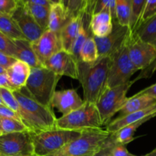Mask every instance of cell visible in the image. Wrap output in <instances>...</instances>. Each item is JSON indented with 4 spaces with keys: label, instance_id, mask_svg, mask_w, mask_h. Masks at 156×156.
I'll use <instances>...</instances> for the list:
<instances>
[{
    "label": "cell",
    "instance_id": "39",
    "mask_svg": "<svg viewBox=\"0 0 156 156\" xmlns=\"http://www.w3.org/2000/svg\"><path fill=\"white\" fill-rule=\"evenodd\" d=\"M17 59L15 58L8 56V55L5 54L4 53L0 51V66H2L4 69H7Z\"/></svg>",
    "mask_w": 156,
    "mask_h": 156
},
{
    "label": "cell",
    "instance_id": "12",
    "mask_svg": "<svg viewBox=\"0 0 156 156\" xmlns=\"http://www.w3.org/2000/svg\"><path fill=\"white\" fill-rule=\"evenodd\" d=\"M128 48L130 59L138 70L145 69L156 58V49L153 44L135 37L130 36Z\"/></svg>",
    "mask_w": 156,
    "mask_h": 156
},
{
    "label": "cell",
    "instance_id": "31",
    "mask_svg": "<svg viewBox=\"0 0 156 156\" xmlns=\"http://www.w3.org/2000/svg\"><path fill=\"white\" fill-rule=\"evenodd\" d=\"M0 96H1L2 100L3 105L15 111L18 116L20 111V106L18 101L14 95L13 91H11L7 88H0Z\"/></svg>",
    "mask_w": 156,
    "mask_h": 156
},
{
    "label": "cell",
    "instance_id": "11",
    "mask_svg": "<svg viewBox=\"0 0 156 156\" xmlns=\"http://www.w3.org/2000/svg\"><path fill=\"white\" fill-rule=\"evenodd\" d=\"M43 66L60 76H67L73 79L78 78V60L71 53L61 50L49 58Z\"/></svg>",
    "mask_w": 156,
    "mask_h": 156
},
{
    "label": "cell",
    "instance_id": "30",
    "mask_svg": "<svg viewBox=\"0 0 156 156\" xmlns=\"http://www.w3.org/2000/svg\"><path fill=\"white\" fill-rule=\"evenodd\" d=\"M0 126L3 134L29 131L22 121L17 119L0 118Z\"/></svg>",
    "mask_w": 156,
    "mask_h": 156
},
{
    "label": "cell",
    "instance_id": "14",
    "mask_svg": "<svg viewBox=\"0 0 156 156\" xmlns=\"http://www.w3.org/2000/svg\"><path fill=\"white\" fill-rule=\"evenodd\" d=\"M12 17L18 24L25 39L30 42L36 41L41 36L44 31H45L35 21L22 1L15 12L12 14Z\"/></svg>",
    "mask_w": 156,
    "mask_h": 156
},
{
    "label": "cell",
    "instance_id": "38",
    "mask_svg": "<svg viewBox=\"0 0 156 156\" xmlns=\"http://www.w3.org/2000/svg\"><path fill=\"white\" fill-rule=\"evenodd\" d=\"M0 118H12L21 120L15 111L4 105L0 106Z\"/></svg>",
    "mask_w": 156,
    "mask_h": 156
},
{
    "label": "cell",
    "instance_id": "23",
    "mask_svg": "<svg viewBox=\"0 0 156 156\" xmlns=\"http://www.w3.org/2000/svg\"><path fill=\"white\" fill-rule=\"evenodd\" d=\"M154 117H156V115L148 116L145 118L134 122V123L122 128L119 130H118L117 132L114 133H111L112 136H113V139H114L116 143L125 146V145L128 144V143H131L135 140L134 134L136 132L138 128L142 126L145 122L148 121V120H151V118Z\"/></svg>",
    "mask_w": 156,
    "mask_h": 156
},
{
    "label": "cell",
    "instance_id": "48",
    "mask_svg": "<svg viewBox=\"0 0 156 156\" xmlns=\"http://www.w3.org/2000/svg\"><path fill=\"white\" fill-rule=\"evenodd\" d=\"M6 71V69H4L2 66H0V74H1V73H5Z\"/></svg>",
    "mask_w": 156,
    "mask_h": 156
},
{
    "label": "cell",
    "instance_id": "3",
    "mask_svg": "<svg viewBox=\"0 0 156 156\" xmlns=\"http://www.w3.org/2000/svg\"><path fill=\"white\" fill-rule=\"evenodd\" d=\"M61 78V76L44 66L33 67L31 69L29 77L23 88L38 103L50 107L57 85Z\"/></svg>",
    "mask_w": 156,
    "mask_h": 156
},
{
    "label": "cell",
    "instance_id": "44",
    "mask_svg": "<svg viewBox=\"0 0 156 156\" xmlns=\"http://www.w3.org/2000/svg\"><path fill=\"white\" fill-rule=\"evenodd\" d=\"M91 2H92V0H86L85 5H84V10H83V12H82L83 15H87V16H88V12H89V9H90V5H91Z\"/></svg>",
    "mask_w": 156,
    "mask_h": 156
},
{
    "label": "cell",
    "instance_id": "50",
    "mask_svg": "<svg viewBox=\"0 0 156 156\" xmlns=\"http://www.w3.org/2000/svg\"><path fill=\"white\" fill-rule=\"evenodd\" d=\"M152 44H153V46H154V48L156 49V40L154 41V42L152 43Z\"/></svg>",
    "mask_w": 156,
    "mask_h": 156
},
{
    "label": "cell",
    "instance_id": "9",
    "mask_svg": "<svg viewBox=\"0 0 156 156\" xmlns=\"http://www.w3.org/2000/svg\"><path fill=\"white\" fill-rule=\"evenodd\" d=\"M0 156H35L30 131L0 136Z\"/></svg>",
    "mask_w": 156,
    "mask_h": 156
},
{
    "label": "cell",
    "instance_id": "51",
    "mask_svg": "<svg viewBox=\"0 0 156 156\" xmlns=\"http://www.w3.org/2000/svg\"><path fill=\"white\" fill-rule=\"evenodd\" d=\"M3 134L2 133V128H1V126H0V136H2Z\"/></svg>",
    "mask_w": 156,
    "mask_h": 156
},
{
    "label": "cell",
    "instance_id": "36",
    "mask_svg": "<svg viewBox=\"0 0 156 156\" xmlns=\"http://www.w3.org/2000/svg\"><path fill=\"white\" fill-rule=\"evenodd\" d=\"M154 14H156V0H147L145 9H144L142 18H141L140 25L142 23L151 18Z\"/></svg>",
    "mask_w": 156,
    "mask_h": 156
},
{
    "label": "cell",
    "instance_id": "49",
    "mask_svg": "<svg viewBox=\"0 0 156 156\" xmlns=\"http://www.w3.org/2000/svg\"><path fill=\"white\" fill-rule=\"evenodd\" d=\"M1 105H3V102H2V100L1 96H0V106H1Z\"/></svg>",
    "mask_w": 156,
    "mask_h": 156
},
{
    "label": "cell",
    "instance_id": "18",
    "mask_svg": "<svg viewBox=\"0 0 156 156\" xmlns=\"http://www.w3.org/2000/svg\"><path fill=\"white\" fill-rule=\"evenodd\" d=\"M156 104V99L147 94L136 93L132 97L127 98L124 105L119 110V117L128 115L136 111L146 109Z\"/></svg>",
    "mask_w": 156,
    "mask_h": 156
},
{
    "label": "cell",
    "instance_id": "43",
    "mask_svg": "<svg viewBox=\"0 0 156 156\" xmlns=\"http://www.w3.org/2000/svg\"><path fill=\"white\" fill-rule=\"evenodd\" d=\"M21 1L24 3H33V4L43 5L48 6V7H50V5H51L47 0H21Z\"/></svg>",
    "mask_w": 156,
    "mask_h": 156
},
{
    "label": "cell",
    "instance_id": "24",
    "mask_svg": "<svg viewBox=\"0 0 156 156\" xmlns=\"http://www.w3.org/2000/svg\"><path fill=\"white\" fill-rule=\"evenodd\" d=\"M23 3L38 25L44 30H47L50 7L33 3Z\"/></svg>",
    "mask_w": 156,
    "mask_h": 156
},
{
    "label": "cell",
    "instance_id": "42",
    "mask_svg": "<svg viewBox=\"0 0 156 156\" xmlns=\"http://www.w3.org/2000/svg\"><path fill=\"white\" fill-rule=\"evenodd\" d=\"M138 93H139V94H149V95L152 96L153 98H154L156 99V83L154 84V85H151V86L147 87V88H145V89L139 91Z\"/></svg>",
    "mask_w": 156,
    "mask_h": 156
},
{
    "label": "cell",
    "instance_id": "47",
    "mask_svg": "<svg viewBox=\"0 0 156 156\" xmlns=\"http://www.w3.org/2000/svg\"><path fill=\"white\" fill-rule=\"evenodd\" d=\"M47 1L50 2V5H54V4H59V3H61V0H47Z\"/></svg>",
    "mask_w": 156,
    "mask_h": 156
},
{
    "label": "cell",
    "instance_id": "25",
    "mask_svg": "<svg viewBox=\"0 0 156 156\" xmlns=\"http://www.w3.org/2000/svg\"><path fill=\"white\" fill-rule=\"evenodd\" d=\"M132 37L152 44L156 40V14L142 23Z\"/></svg>",
    "mask_w": 156,
    "mask_h": 156
},
{
    "label": "cell",
    "instance_id": "17",
    "mask_svg": "<svg viewBox=\"0 0 156 156\" xmlns=\"http://www.w3.org/2000/svg\"><path fill=\"white\" fill-rule=\"evenodd\" d=\"M151 115H156V104L146 109L132 113L123 117H118L107 124L106 129L110 133H114L122 128Z\"/></svg>",
    "mask_w": 156,
    "mask_h": 156
},
{
    "label": "cell",
    "instance_id": "7",
    "mask_svg": "<svg viewBox=\"0 0 156 156\" xmlns=\"http://www.w3.org/2000/svg\"><path fill=\"white\" fill-rule=\"evenodd\" d=\"M128 42V41L122 48L110 56V65L107 77V88L128 83L131 81L132 76L139 71L129 58Z\"/></svg>",
    "mask_w": 156,
    "mask_h": 156
},
{
    "label": "cell",
    "instance_id": "34",
    "mask_svg": "<svg viewBox=\"0 0 156 156\" xmlns=\"http://www.w3.org/2000/svg\"><path fill=\"white\" fill-rule=\"evenodd\" d=\"M21 2V0H0V13L12 16Z\"/></svg>",
    "mask_w": 156,
    "mask_h": 156
},
{
    "label": "cell",
    "instance_id": "20",
    "mask_svg": "<svg viewBox=\"0 0 156 156\" xmlns=\"http://www.w3.org/2000/svg\"><path fill=\"white\" fill-rule=\"evenodd\" d=\"M82 14L72 17L60 32V39L63 50L70 52L73 45L82 20Z\"/></svg>",
    "mask_w": 156,
    "mask_h": 156
},
{
    "label": "cell",
    "instance_id": "46",
    "mask_svg": "<svg viewBox=\"0 0 156 156\" xmlns=\"http://www.w3.org/2000/svg\"><path fill=\"white\" fill-rule=\"evenodd\" d=\"M143 156H156V148L154 149H153L151 152H150L149 153L146 154V155H145Z\"/></svg>",
    "mask_w": 156,
    "mask_h": 156
},
{
    "label": "cell",
    "instance_id": "33",
    "mask_svg": "<svg viewBox=\"0 0 156 156\" xmlns=\"http://www.w3.org/2000/svg\"><path fill=\"white\" fill-rule=\"evenodd\" d=\"M0 51L5 54L15 58L16 55V47L13 40L6 36L0 31Z\"/></svg>",
    "mask_w": 156,
    "mask_h": 156
},
{
    "label": "cell",
    "instance_id": "4",
    "mask_svg": "<svg viewBox=\"0 0 156 156\" xmlns=\"http://www.w3.org/2000/svg\"><path fill=\"white\" fill-rule=\"evenodd\" d=\"M110 134L102 128L84 129L79 137L47 156H93L102 149Z\"/></svg>",
    "mask_w": 156,
    "mask_h": 156
},
{
    "label": "cell",
    "instance_id": "8",
    "mask_svg": "<svg viewBox=\"0 0 156 156\" xmlns=\"http://www.w3.org/2000/svg\"><path fill=\"white\" fill-rule=\"evenodd\" d=\"M133 84L132 80L124 85L106 88L102 93L96 104L102 126L108 124L110 119L119 112L126 101L127 93Z\"/></svg>",
    "mask_w": 156,
    "mask_h": 156
},
{
    "label": "cell",
    "instance_id": "40",
    "mask_svg": "<svg viewBox=\"0 0 156 156\" xmlns=\"http://www.w3.org/2000/svg\"><path fill=\"white\" fill-rule=\"evenodd\" d=\"M0 88H7L11 91H15L14 87L11 84L10 81H9V76L6 73V71L0 74Z\"/></svg>",
    "mask_w": 156,
    "mask_h": 156
},
{
    "label": "cell",
    "instance_id": "16",
    "mask_svg": "<svg viewBox=\"0 0 156 156\" xmlns=\"http://www.w3.org/2000/svg\"><path fill=\"white\" fill-rule=\"evenodd\" d=\"M113 27V19L111 12L105 9L92 15L90 27L96 37H104L111 33Z\"/></svg>",
    "mask_w": 156,
    "mask_h": 156
},
{
    "label": "cell",
    "instance_id": "27",
    "mask_svg": "<svg viewBox=\"0 0 156 156\" xmlns=\"http://www.w3.org/2000/svg\"><path fill=\"white\" fill-rule=\"evenodd\" d=\"M98 59H99V54H98L97 46L95 41L94 36L91 32L83 44L80 53L79 61L91 63L96 62Z\"/></svg>",
    "mask_w": 156,
    "mask_h": 156
},
{
    "label": "cell",
    "instance_id": "29",
    "mask_svg": "<svg viewBox=\"0 0 156 156\" xmlns=\"http://www.w3.org/2000/svg\"><path fill=\"white\" fill-rule=\"evenodd\" d=\"M147 0H132V15L128 28L132 37L140 25L141 18L146 5Z\"/></svg>",
    "mask_w": 156,
    "mask_h": 156
},
{
    "label": "cell",
    "instance_id": "45",
    "mask_svg": "<svg viewBox=\"0 0 156 156\" xmlns=\"http://www.w3.org/2000/svg\"><path fill=\"white\" fill-rule=\"evenodd\" d=\"M69 2H70V0H61V4L65 8V9L67 11V9H68Z\"/></svg>",
    "mask_w": 156,
    "mask_h": 156
},
{
    "label": "cell",
    "instance_id": "2",
    "mask_svg": "<svg viewBox=\"0 0 156 156\" xmlns=\"http://www.w3.org/2000/svg\"><path fill=\"white\" fill-rule=\"evenodd\" d=\"M20 106L18 117L29 131L34 133L56 127L57 117L50 107L32 98L24 88L13 91Z\"/></svg>",
    "mask_w": 156,
    "mask_h": 156
},
{
    "label": "cell",
    "instance_id": "19",
    "mask_svg": "<svg viewBox=\"0 0 156 156\" xmlns=\"http://www.w3.org/2000/svg\"><path fill=\"white\" fill-rule=\"evenodd\" d=\"M32 67L26 62L17 59L6 69L9 81L15 90L24 88L31 73Z\"/></svg>",
    "mask_w": 156,
    "mask_h": 156
},
{
    "label": "cell",
    "instance_id": "10",
    "mask_svg": "<svg viewBox=\"0 0 156 156\" xmlns=\"http://www.w3.org/2000/svg\"><path fill=\"white\" fill-rule=\"evenodd\" d=\"M130 36L128 27L120 25L116 21H113V30L110 34L104 37H94L99 57L111 56L126 44Z\"/></svg>",
    "mask_w": 156,
    "mask_h": 156
},
{
    "label": "cell",
    "instance_id": "35",
    "mask_svg": "<svg viewBox=\"0 0 156 156\" xmlns=\"http://www.w3.org/2000/svg\"><path fill=\"white\" fill-rule=\"evenodd\" d=\"M85 2L86 0H70L67 9V15L69 19L79 14H82L85 5Z\"/></svg>",
    "mask_w": 156,
    "mask_h": 156
},
{
    "label": "cell",
    "instance_id": "5",
    "mask_svg": "<svg viewBox=\"0 0 156 156\" xmlns=\"http://www.w3.org/2000/svg\"><path fill=\"white\" fill-rule=\"evenodd\" d=\"M84 130H69L55 127L36 133L31 132L35 155L47 156L58 152L66 144L79 137Z\"/></svg>",
    "mask_w": 156,
    "mask_h": 156
},
{
    "label": "cell",
    "instance_id": "22",
    "mask_svg": "<svg viewBox=\"0 0 156 156\" xmlns=\"http://www.w3.org/2000/svg\"><path fill=\"white\" fill-rule=\"evenodd\" d=\"M68 21L67 11L61 3L50 5L47 30H50L59 34L61 29Z\"/></svg>",
    "mask_w": 156,
    "mask_h": 156
},
{
    "label": "cell",
    "instance_id": "1",
    "mask_svg": "<svg viewBox=\"0 0 156 156\" xmlns=\"http://www.w3.org/2000/svg\"><path fill=\"white\" fill-rule=\"evenodd\" d=\"M110 56L99 57L94 62L78 61V78L84 93V101L96 105L107 88Z\"/></svg>",
    "mask_w": 156,
    "mask_h": 156
},
{
    "label": "cell",
    "instance_id": "6",
    "mask_svg": "<svg viewBox=\"0 0 156 156\" xmlns=\"http://www.w3.org/2000/svg\"><path fill=\"white\" fill-rule=\"evenodd\" d=\"M99 111L95 104L84 102L78 109L57 119L56 127L69 130L102 128Z\"/></svg>",
    "mask_w": 156,
    "mask_h": 156
},
{
    "label": "cell",
    "instance_id": "13",
    "mask_svg": "<svg viewBox=\"0 0 156 156\" xmlns=\"http://www.w3.org/2000/svg\"><path fill=\"white\" fill-rule=\"evenodd\" d=\"M32 47L42 66L49 58L63 50L60 35L50 30H46L38 39L32 42Z\"/></svg>",
    "mask_w": 156,
    "mask_h": 156
},
{
    "label": "cell",
    "instance_id": "32",
    "mask_svg": "<svg viewBox=\"0 0 156 156\" xmlns=\"http://www.w3.org/2000/svg\"><path fill=\"white\" fill-rule=\"evenodd\" d=\"M107 141L110 146V152L111 156H137L130 153L125 146L116 143L111 133L109 136Z\"/></svg>",
    "mask_w": 156,
    "mask_h": 156
},
{
    "label": "cell",
    "instance_id": "26",
    "mask_svg": "<svg viewBox=\"0 0 156 156\" xmlns=\"http://www.w3.org/2000/svg\"><path fill=\"white\" fill-rule=\"evenodd\" d=\"M0 31L12 40L25 39L11 15L0 13Z\"/></svg>",
    "mask_w": 156,
    "mask_h": 156
},
{
    "label": "cell",
    "instance_id": "28",
    "mask_svg": "<svg viewBox=\"0 0 156 156\" xmlns=\"http://www.w3.org/2000/svg\"><path fill=\"white\" fill-rule=\"evenodd\" d=\"M132 15V0H116V21L120 25L128 27Z\"/></svg>",
    "mask_w": 156,
    "mask_h": 156
},
{
    "label": "cell",
    "instance_id": "21",
    "mask_svg": "<svg viewBox=\"0 0 156 156\" xmlns=\"http://www.w3.org/2000/svg\"><path fill=\"white\" fill-rule=\"evenodd\" d=\"M14 43L16 47L15 59L26 62L32 68L42 66L32 49V42L27 39H18L14 40Z\"/></svg>",
    "mask_w": 156,
    "mask_h": 156
},
{
    "label": "cell",
    "instance_id": "37",
    "mask_svg": "<svg viewBox=\"0 0 156 156\" xmlns=\"http://www.w3.org/2000/svg\"><path fill=\"white\" fill-rule=\"evenodd\" d=\"M155 70H156V58L155 59H154V60L153 61V62H151L148 67H147V68H145V69L141 71V73L136 78V79L132 80L133 82L135 83V82H137V81L139 80V79H148V78H150L153 74H154Z\"/></svg>",
    "mask_w": 156,
    "mask_h": 156
},
{
    "label": "cell",
    "instance_id": "41",
    "mask_svg": "<svg viewBox=\"0 0 156 156\" xmlns=\"http://www.w3.org/2000/svg\"><path fill=\"white\" fill-rule=\"evenodd\" d=\"M107 139L106 140V141L104 142L102 149H101L96 154V155H94L93 156H111L110 155V146H109V143H108V141H107Z\"/></svg>",
    "mask_w": 156,
    "mask_h": 156
},
{
    "label": "cell",
    "instance_id": "15",
    "mask_svg": "<svg viewBox=\"0 0 156 156\" xmlns=\"http://www.w3.org/2000/svg\"><path fill=\"white\" fill-rule=\"evenodd\" d=\"M84 103V100L80 97L76 90L66 89L55 91L50 107L58 110L62 116H65L80 108Z\"/></svg>",
    "mask_w": 156,
    "mask_h": 156
}]
</instances>
